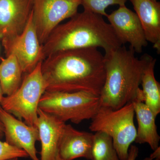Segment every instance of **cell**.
<instances>
[{
	"label": "cell",
	"instance_id": "7a4b0ae2",
	"mask_svg": "<svg viewBox=\"0 0 160 160\" xmlns=\"http://www.w3.org/2000/svg\"><path fill=\"white\" fill-rule=\"evenodd\" d=\"M70 18L59 25L43 44L44 59L63 50L96 47L102 48L106 53L122 46L102 16L84 10Z\"/></svg>",
	"mask_w": 160,
	"mask_h": 160
},
{
	"label": "cell",
	"instance_id": "2e32d148",
	"mask_svg": "<svg viewBox=\"0 0 160 160\" xmlns=\"http://www.w3.org/2000/svg\"><path fill=\"white\" fill-rule=\"evenodd\" d=\"M23 72L20 63L13 54L2 58L0 63V84L4 95L14 93L21 86Z\"/></svg>",
	"mask_w": 160,
	"mask_h": 160
},
{
	"label": "cell",
	"instance_id": "3957f363",
	"mask_svg": "<svg viewBox=\"0 0 160 160\" xmlns=\"http://www.w3.org/2000/svg\"><path fill=\"white\" fill-rule=\"evenodd\" d=\"M104 57L106 76L100 105L118 109L135 100L143 73L153 58L145 54L139 58L132 48L122 46Z\"/></svg>",
	"mask_w": 160,
	"mask_h": 160
},
{
	"label": "cell",
	"instance_id": "cb8c5ba5",
	"mask_svg": "<svg viewBox=\"0 0 160 160\" xmlns=\"http://www.w3.org/2000/svg\"><path fill=\"white\" fill-rule=\"evenodd\" d=\"M4 96V94L3 93L2 90V87H1V84H0V104H1V101L2 99Z\"/></svg>",
	"mask_w": 160,
	"mask_h": 160
},
{
	"label": "cell",
	"instance_id": "9a60e30c",
	"mask_svg": "<svg viewBox=\"0 0 160 160\" xmlns=\"http://www.w3.org/2000/svg\"><path fill=\"white\" fill-rule=\"evenodd\" d=\"M132 102L138 123L134 142L140 144L147 143L154 151L159 147L160 140L156 124V117L144 102L139 101Z\"/></svg>",
	"mask_w": 160,
	"mask_h": 160
},
{
	"label": "cell",
	"instance_id": "44dd1931",
	"mask_svg": "<svg viewBox=\"0 0 160 160\" xmlns=\"http://www.w3.org/2000/svg\"><path fill=\"white\" fill-rule=\"evenodd\" d=\"M139 153V149L136 146H130L127 160H136Z\"/></svg>",
	"mask_w": 160,
	"mask_h": 160
},
{
	"label": "cell",
	"instance_id": "484cf974",
	"mask_svg": "<svg viewBox=\"0 0 160 160\" xmlns=\"http://www.w3.org/2000/svg\"><path fill=\"white\" fill-rule=\"evenodd\" d=\"M154 1H157V0H154Z\"/></svg>",
	"mask_w": 160,
	"mask_h": 160
},
{
	"label": "cell",
	"instance_id": "6da1fadb",
	"mask_svg": "<svg viewBox=\"0 0 160 160\" xmlns=\"http://www.w3.org/2000/svg\"><path fill=\"white\" fill-rule=\"evenodd\" d=\"M41 70L46 91H85L99 96L105 82V57L96 47L55 52L45 59Z\"/></svg>",
	"mask_w": 160,
	"mask_h": 160
},
{
	"label": "cell",
	"instance_id": "ac0fdd59",
	"mask_svg": "<svg viewBox=\"0 0 160 160\" xmlns=\"http://www.w3.org/2000/svg\"><path fill=\"white\" fill-rule=\"evenodd\" d=\"M90 160H121L112 138L102 132L94 134Z\"/></svg>",
	"mask_w": 160,
	"mask_h": 160
},
{
	"label": "cell",
	"instance_id": "ffe728a7",
	"mask_svg": "<svg viewBox=\"0 0 160 160\" xmlns=\"http://www.w3.org/2000/svg\"><path fill=\"white\" fill-rule=\"evenodd\" d=\"M29 157L26 152L22 149L11 146L0 140V160H9L14 158Z\"/></svg>",
	"mask_w": 160,
	"mask_h": 160
},
{
	"label": "cell",
	"instance_id": "9c48e42d",
	"mask_svg": "<svg viewBox=\"0 0 160 160\" xmlns=\"http://www.w3.org/2000/svg\"><path fill=\"white\" fill-rule=\"evenodd\" d=\"M121 43H129L135 52L140 53L148 44L139 19L135 12L120 6L106 17Z\"/></svg>",
	"mask_w": 160,
	"mask_h": 160
},
{
	"label": "cell",
	"instance_id": "277c9868",
	"mask_svg": "<svg viewBox=\"0 0 160 160\" xmlns=\"http://www.w3.org/2000/svg\"><path fill=\"white\" fill-rule=\"evenodd\" d=\"M134 115L132 102L118 109L100 106L91 119L89 129L92 132H102L109 135L120 159L127 160L129 147L136 137Z\"/></svg>",
	"mask_w": 160,
	"mask_h": 160
},
{
	"label": "cell",
	"instance_id": "4fadbf2b",
	"mask_svg": "<svg viewBox=\"0 0 160 160\" xmlns=\"http://www.w3.org/2000/svg\"><path fill=\"white\" fill-rule=\"evenodd\" d=\"M94 134L75 129L65 125L61 137L59 154L62 160H73L83 158L90 160Z\"/></svg>",
	"mask_w": 160,
	"mask_h": 160
},
{
	"label": "cell",
	"instance_id": "603a6c76",
	"mask_svg": "<svg viewBox=\"0 0 160 160\" xmlns=\"http://www.w3.org/2000/svg\"><path fill=\"white\" fill-rule=\"evenodd\" d=\"M4 129L2 123L0 120V139H2L4 136Z\"/></svg>",
	"mask_w": 160,
	"mask_h": 160
},
{
	"label": "cell",
	"instance_id": "52a82bcc",
	"mask_svg": "<svg viewBox=\"0 0 160 160\" xmlns=\"http://www.w3.org/2000/svg\"><path fill=\"white\" fill-rule=\"evenodd\" d=\"M82 0H33L32 20L42 45L62 21L77 13Z\"/></svg>",
	"mask_w": 160,
	"mask_h": 160
},
{
	"label": "cell",
	"instance_id": "7c38bea8",
	"mask_svg": "<svg viewBox=\"0 0 160 160\" xmlns=\"http://www.w3.org/2000/svg\"><path fill=\"white\" fill-rule=\"evenodd\" d=\"M38 114L34 126L38 130L42 147L40 160H62L59 146L66 123L39 108Z\"/></svg>",
	"mask_w": 160,
	"mask_h": 160
},
{
	"label": "cell",
	"instance_id": "ba28073f",
	"mask_svg": "<svg viewBox=\"0 0 160 160\" xmlns=\"http://www.w3.org/2000/svg\"><path fill=\"white\" fill-rule=\"evenodd\" d=\"M2 42L6 56L14 55L21 65L23 73L26 74L31 72L44 59L42 45L36 31L32 11L22 33Z\"/></svg>",
	"mask_w": 160,
	"mask_h": 160
},
{
	"label": "cell",
	"instance_id": "5bb4252c",
	"mask_svg": "<svg viewBox=\"0 0 160 160\" xmlns=\"http://www.w3.org/2000/svg\"><path fill=\"white\" fill-rule=\"evenodd\" d=\"M147 42L160 53V3L154 0H130Z\"/></svg>",
	"mask_w": 160,
	"mask_h": 160
},
{
	"label": "cell",
	"instance_id": "8fae6325",
	"mask_svg": "<svg viewBox=\"0 0 160 160\" xmlns=\"http://www.w3.org/2000/svg\"><path fill=\"white\" fill-rule=\"evenodd\" d=\"M33 0H0V40L22 33L31 15Z\"/></svg>",
	"mask_w": 160,
	"mask_h": 160
},
{
	"label": "cell",
	"instance_id": "d6986e66",
	"mask_svg": "<svg viewBox=\"0 0 160 160\" xmlns=\"http://www.w3.org/2000/svg\"><path fill=\"white\" fill-rule=\"evenodd\" d=\"M128 0H82V4L84 10L107 17L106 8L111 5L125 6Z\"/></svg>",
	"mask_w": 160,
	"mask_h": 160
},
{
	"label": "cell",
	"instance_id": "7402d4cb",
	"mask_svg": "<svg viewBox=\"0 0 160 160\" xmlns=\"http://www.w3.org/2000/svg\"><path fill=\"white\" fill-rule=\"evenodd\" d=\"M160 160V146L155 150L153 153L150 155L149 157L145 158L143 160Z\"/></svg>",
	"mask_w": 160,
	"mask_h": 160
},
{
	"label": "cell",
	"instance_id": "d4e9b609",
	"mask_svg": "<svg viewBox=\"0 0 160 160\" xmlns=\"http://www.w3.org/2000/svg\"><path fill=\"white\" fill-rule=\"evenodd\" d=\"M9 160H18V158H14L11 159Z\"/></svg>",
	"mask_w": 160,
	"mask_h": 160
},
{
	"label": "cell",
	"instance_id": "30bf717a",
	"mask_svg": "<svg viewBox=\"0 0 160 160\" xmlns=\"http://www.w3.org/2000/svg\"><path fill=\"white\" fill-rule=\"evenodd\" d=\"M0 120L4 129L6 142L9 145L24 150L32 160H40L35 147L39 141V134L35 126H29L15 118L0 106Z\"/></svg>",
	"mask_w": 160,
	"mask_h": 160
},
{
	"label": "cell",
	"instance_id": "8992f818",
	"mask_svg": "<svg viewBox=\"0 0 160 160\" xmlns=\"http://www.w3.org/2000/svg\"><path fill=\"white\" fill-rule=\"evenodd\" d=\"M42 62L23 78L21 86L14 93L3 97L0 106L29 126H34L38 117L40 99L46 91L41 70Z\"/></svg>",
	"mask_w": 160,
	"mask_h": 160
},
{
	"label": "cell",
	"instance_id": "5b68a950",
	"mask_svg": "<svg viewBox=\"0 0 160 160\" xmlns=\"http://www.w3.org/2000/svg\"><path fill=\"white\" fill-rule=\"evenodd\" d=\"M99 96L85 91H45L38 108L64 122L70 121L78 124L91 119L99 108Z\"/></svg>",
	"mask_w": 160,
	"mask_h": 160
},
{
	"label": "cell",
	"instance_id": "e0dca14e",
	"mask_svg": "<svg viewBox=\"0 0 160 160\" xmlns=\"http://www.w3.org/2000/svg\"><path fill=\"white\" fill-rule=\"evenodd\" d=\"M156 62L153 58L143 73L141 85L144 103L157 117L160 112V84L155 77Z\"/></svg>",
	"mask_w": 160,
	"mask_h": 160
}]
</instances>
